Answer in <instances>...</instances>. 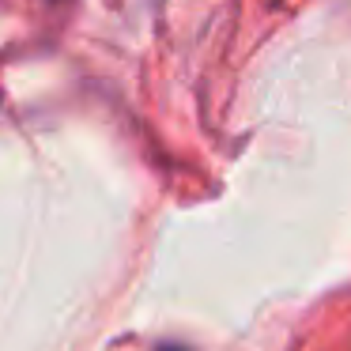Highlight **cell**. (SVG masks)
I'll return each instance as SVG.
<instances>
[{"instance_id": "cell-1", "label": "cell", "mask_w": 351, "mask_h": 351, "mask_svg": "<svg viewBox=\"0 0 351 351\" xmlns=\"http://www.w3.org/2000/svg\"><path fill=\"white\" fill-rule=\"evenodd\" d=\"M159 351H189V348H182V343H167V348H159Z\"/></svg>"}]
</instances>
